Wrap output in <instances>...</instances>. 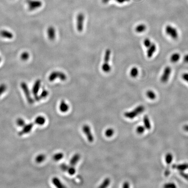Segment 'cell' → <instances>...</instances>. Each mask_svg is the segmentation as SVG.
Segmentation results:
<instances>
[{
  "label": "cell",
  "instance_id": "6da1fadb",
  "mask_svg": "<svg viewBox=\"0 0 188 188\" xmlns=\"http://www.w3.org/2000/svg\"><path fill=\"white\" fill-rule=\"evenodd\" d=\"M110 50L108 49L105 51V54L104 62L102 65V68L103 71L105 73H109L111 70V67L109 64L111 55Z\"/></svg>",
  "mask_w": 188,
  "mask_h": 188
},
{
  "label": "cell",
  "instance_id": "7a4b0ae2",
  "mask_svg": "<svg viewBox=\"0 0 188 188\" xmlns=\"http://www.w3.org/2000/svg\"><path fill=\"white\" fill-rule=\"evenodd\" d=\"M145 110V107L143 105H139L134 109L131 111L125 112L124 114V117L129 119H133L138 116L139 114L143 112Z\"/></svg>",
  "mask_w": 188,
  "mask_h": 188
},
{
  "label": "cell",
  "instance_id": "3957f363",
  "mask_svg": "<svg viewBox=\"0 0 188 188\" xmlns=\"http://www.w3.org/2000/svg\"><path fill=\"white\" fill-rule=\"evenodd\" d=\"M67 78L66 75L64 73L60 71H54L49 75V80L51 82L57 79H60L62 81H65Z\"/></svg>",
  "mask_w": 188,
  "mask_h": 188
},
{
  "label": "cell",
  "instance_id": "277c9868",
  "mask_svg": "<svg viewBox=\"0 0 188 188\" xmlns=\"http://www.w3.org/2000/svg\"><path fill=\"white\" fill-rule=\"evenodd\" d=\"M26 2L28 9L31 11L40 8L42 6V2L40 0H26Z\"/></svg>",
  "mask_w": 188,
  "mask_h": 188
},
{
  "label": "cell",
  "instance_id": "5b68a950",
  "mask_svg": "<svg viewBox=\"0 0 188 188\" xmlns=\"http://www.w3.org/2000/svg\"><path fill=\"white\" fill-rule=\"evenodd\" d=\"M21 88L25 94V96L27 100V102L29 104H33L34 102V100L32 97L31 96V92H30V90L28 88L27 85L26 83L25 82H21Z\"/></svg>",
  "mask_w": 188,
  "mask_h": 188
},
{
  "label": "cell",
  "instance_id": "8992f818",
  "mask_svg": "<svg viewBox=\"0 0 188 188\" xmlns=\"http://www.w3.org/2000/svg\"><path fill=\"white\" fill-rule=\"evenodd\" d=\"M165 31L166 34L169 36L172 39L174 40L177 39L178 38V32L177 30L175 27L168 25L165 27Z\"/></svg>",
  "mask_w": 188,
  "mask_h": 188
},
{
  "label": "cell",
  "instance_id": "52a82bcc",
  "mask_svg": "<svg viewBox=\"0 0 188 188\" xmlns=\"http://www.w3.org/2000/svg\"><path fill=\"white\" fill-rule=\"evenodd\" d=\"M85 17L82 13L79 14L76 18V27L79 32H81L84 28Z\"/></svg>",
  "mask_w": 188,
  "mask_h": 188
},
{
  "label": "cell",
  "instance_id": "ba28073f",
  "mask_svg": "<svg viewBox=\"0 0 188 188\" xmlns=\"http://www.w3.org/2000/svg\"><path fill=\"white\" fill-rule=\"evenodd\" d=\"M41 85V81L40 80L38 79L34 83V85L32 88V92L33 96H34L35 100L36 101H39L41 100L39 96H38V93L40 90Z\"/></svg>",
  "mask_w": 188,
  "mask_h": 188
},
{
  "label": "cell",
  "instance_id": "9c48e42d",
  "mask_svg": "<svg viewBox=\"0 0 188 188\" xmlns=\"http://www.w3.org/2000/svg\"><path fill=\"white\" fill-rule=\"evenodd\" d=\"M82 131L87 138L88 140L90 142H92L94 141V137L91 132L90 127L87 124H85L82 127Z\"/></svg>",
  "mask_w": 188,
  "mask_h": 188
},
{
  "label": "cell",
  "instance_id": "30bf717a",
  "mask_svg": "<svg viewBox=\"0 0 188 188\" xmlns=\"http://www.w3.org/2000/svg\"><path fill=\"white\" fill-rule=\"evenodd\" d=\"M172 69L170 66L166 67L165 68L161 77V81L163 83H166L168 81Z\"/></svg>",
  "mask_w": 188,
  "mask_h": 188
},
{
  "label": "cell",
  "instance_id": "8fae6325",
  "mask_svg": "<svg viewBox=\"0 0 188 188\" xmlns=\"http://www.w3.org/2000/svg\"><path fill=\"white\" fill-rule=\"evenodd\" d=\"M33 126H34V124L32 123H30L28 124H26L23 127L22 130L19 132V135H23L29 133L32 130Z\"/></svg>",
  "mask_w": 188,
  "mask_h": 188
},
{
  "label": "cell",
  "instance_id": "7c38bea8",
  "mask_svg": "<svg viewBox=\"0 0 188 188\" xmlns=\"http://www.w3.org/2000/svg\"><path fill=\"white\" fill-rule=\"evenodd\" d=\"M47 36L51 41L55 40L56 36L55 29L53 26H50L47 29Z\"/></svg>",
  "mask_w": 188,
  "mask_h": 188
},
{
  "label": "cell",
  "instance_id": "4fadbf2b",
  "mask_svg": "<svg viewBox=\"0 0 188 188\" xmlns=\"http://www.w3.org/2000/svg\"><path fill=\"white\" fill-rule=\"evenodd\" d=\"M156 50V45L155 44L152 43L150 47L148 48L147 51V56L148 58H151L152 57Z\"/></svg>",
  "mask_w": 188,
  "mask_h": 188
},
{
  "label": "cell",
  "instance_id": "5bb4252c",
  "mask_svg": "<svg viewBox=\"0 0 188 188\" xmlns=\"http://www.w3.org/2000/svg\"><path fill=\"white\" fill-rule=\"evenodd\" d=\"M0 36L4 38L12 39L13 38V34L7 30H3L0 31Z\"/></svg>",
  "mask_w": 188,
  "mask_h": 188
},
{
  "label": "cell",
  "instance_id": "9a60e30c",
  "mask_svg": "<svg viewBox=\"0 0 188 188\" xmlns=\"http://www.w3.org/2000/svg\"><path fill=\"white\" fill-rule=\"evenodd\" d=\"M59 109L63 113L67 112L69 109V106L64 100H63L61 101L59 106Z\"/></svg>",
  "mask_w": 188,
  "mask_h": 188
},
{
  "label": "cell",
  "instance_id": "2e32d148",
  "mask_svg": "<svg viewBox=\"0 0 188 188\" xmlns=\"http://www.w3.org/2000/svg\"><path fill=\"white\" fill-rule=\"evenodd\" d=\"M173 169H177L180 171H183L188 169V163L183 164L173 165H172Z\"/></svg>",
  "mask_w": 188,
  "mask_h": 188
},
{
  "label": "cell",
  "instance_id": "e0dca14e",
  "mask_svg": "<svg viewBox=\"0 0 188 188\" xmlns=\"http://www.w3.org/2000/svg\"><path fill=\"white\" fill-rule=\"evenodd\" d=\"M80 158V155L79 154H75L73 156L70 162L71 166H74L78 163Z\"/></svg>",
  "mask_w": 188,
  "mask_h": 188
},
{
  "label": "cell",
  "instance_id": "ac0fdd59",
  "mask_svg": "<svg viewBox=\"0 0 188 188\" xmlns=\"http://www.w3.org/2000/svg\"><path fill=\"white\" fill-rule=\"evenodd\" d=\"M46 119L44 117L42 116H38L36 118L35 120V123L36 124L39 125H42L45 124Z\"/></svg>",
  "mask_w": 188,
  "mask_h": 188
},
{
  "label": "cell",
  "instance_id": "d6986e66",
  "mask_svg": "<svg viewBox=\"0 0 188 188\" xmlns=\"http://www.w3.org/2000/svg\"><path fill=\"white\" fill-rule=\"evenodd\" d=\"M52 182L53 184L58 188H65V186H64L63 184L61 183L60 180L58 179L57 178L54 177L52 178Z\"/></svg>",
  "mask_w": 188,
  "mask_h": 188
},
{
  "label": "cell",
  "instance_id": "ffe728a7",
  "mask_svg": "<svg viewBox=\"0 0 188 188\" xmlns=\"http://www.w3.org/2000/svg\"><path fill=\"white\" fill-rule=\"evenodd\" d=\"M143 122H144L145 127L148 130H150L151 128V124L149 121V118L147 116H144L143 118Z\"/></svg>",
  "mask_w": 188,
  "mask_h": 188
},
{
  "label": "cell",
  "instance_id": "44dd1931",
  "mask_svg": "<svg viewBox=\"0 0 188 188\" xmlns=\"http://www.w3.org/2000/svg\"><path fill=\"white\" fill-rule=\"evenodd\" d=\"M146 29V27L144 24H140L136 27L135 31L137 33H141L144 32Z\"/></svg>",
  "mask_w": 188,
  "mask_h": 188
},
{
  "label": "cell",
  "instance_id": "7402d4cb",
  "mask_svg": "<svg viewBox=\"0 0 188 188\" xmlns=\"http://www.w3.org/2000/svg\"><path fill=\"white\" fill-rule=\"evenodd\" d=\"M180 58V55L179 53H175L172 54L170 57V61L172 62L176 63L179 61Z\"/></svg>",
  "mask_w": 188,
  "mask_h": 188
},
{
  "label": "cell",
  "instance_id": "603a6c76",
  "mask_svg": "<svg viewBox=\"0 0 188 188\" xmlns=\"http://www.w3.org/2000/svg\"><path fill=\"white\" fill-rule=\"evenodd\" d=\"M130 75L132 78H135L137 77L139 75V70L138 68L135 67L132 68L130 70Z\"/></svg>",
  "mask_w": 188,
  "mask_h": 188
},
{
  "label": "cell",
  "instance_id": "cb8c5ba5",
  "mask_svg": "<svg viewBox=\"0 0 188 188\" xmlns=\"http://www.w3.org/2000/svg\"><path fill=\"white\" fill-rule=\"evenodd\" d=\"M147 96L151 100H154L156 98V95L155 93L152 90H148L146 93Z\"/></svg>",
  "mask_w": 188,
  "mask_h": 188
},
{
  "label": "cell",
  "instance_id": "d4e9b609",
  "mask_svg": "<svg viewBox=\"0 0 188 188\" xmlns=\"http://www.w3.org/2000/svg\"><path fill=\"white\" fill-rule=\"evenodd\" d=\"M110 183V179L109 178H105L104 179L103 182L102 184H101V185L99 186V188H105L106 187H108Z\"/></svg>",
  "mask_w": 188,
  "mask_h": 188
},
{
  "label": "cell",
  "instance_id": "484cf974",
  "mask_svg": "<svg viewBox=\"0 0 188 188\" xmlns=\"http://www.w3.org/2000/svg\"><path fill=\"white\" fill-rule=\"evenodd\" d=\"M45 159V156L44 154H39L36 156V161L38 163H42Z\"/></svg>",
  "mask_w": 188,
  "mask_h": 188
},
{
  "label": "cell",
  "instance_id": "4316f807",
  "mask_svg": "<svg viewBox=\"0 0 188 188\" xmlns=\"http://www.w3.org/2000/svg\"><path fill=\"white\" fill-rule=\"evenodd\" d=\"M63 157H64L63 154L62 152H59L54 155L53 159L55 161H58L62 159Z\"/></svg>",
  "mask_w": 188,
  "mask_h": 188
},
{
  "label": "cell",
  "instance_id": "83f0119b",
  "mask_svg": "<svg viewBox=\"0 0 188 188\" xmlns=\"http://www.w3.org/2000/svg\"><path fill=\"white\" fill-rule=\"evenodd\" d=\"M172 159H173V156L172 154L169 153L166 154V156H165V160L167 164L169 165L171 163Z\"/></svg>",
  "mask_w": 188,
  "mask_h": 188
},
{
  "label": "cell",
  "instance_id": "f1b7e54d",
  "mask_svg": "<svg viewBox=\"0 0 188 188\" xmlns=\"http://www.w3.org/2000/svg\"><path fill=\"white\" fill-rule=\"evenodd\" d=\"M16 124L18 126L23 127L26 124L25 122L22 118H18L16 120Z\"/></svg>",
  "mask_w": 188,
  "mask_h": 188
},
{
  "label": "cell",
  "instance_id": "f546056e",
  "mask_svg": "<svg viewBox=\"0 0 188 188\" xmlns=\"http://www.w3.org/2000/svg\"><path fill=\"white\" fill-rule=\"evenodd\" d=\"M30 55L29 53L27 51L23 52L21 55V58L22 61H26L29 59Z\"/></svg>",
  "mask_w": 188,
  "mask_h": 188
},
{
  "label": "cell",
  "instance_id": "4dcf8cb0",
  "mask_svg": "<svg viewBox=\"0 0 188 188\" xmlns=\"http://www.w3.org/2000/svg\"><path fill=\"white\" fill-rule=\"evenodd\" d=\"M114 133V131L112 129L109 128L107 129V130L105 131V135L106 137H111V136H112V135H113Z\"/></svg>",
  "mask_w": 188,
  "mask_h": 188
},
{
  "label": "cell",
  "instance_id": "1f68e13d",
  "mask_svg": "<svg viewBox=\"0 0 188 188\" xmlns=\"http://www.w3.org/2000/svg\"><path fill=\"white\" fill-rule=\"evenodd\" d=\"M49 92L47 90H46V89H43L42 91V92H41L40 96H39L41 100V99L46 98L48 96V95H49Z\"/></svg>",
  "mask_w": 188,
  "mask_h": 188
},
{
  "label": "cell",
  "instance_id": "d6a6232c",
  "mask_svg": "<svg viewBox=\"0 0 188 188\" xmlns=\"http://www.w3.org/2000/svg\"><path fill=\"white\" fill-rule=\"evenodd\" d=\"M145 129H146V128L145 127L141 125V126H138L136 129V132L139 134H142L145 132Z\"/></svg>",
  "mask_w": 188,
  "mask_h": 188
},
{
  "label": "cell",
  "instance_id": "836d02e7",
  "mask_svg": "<svg viewBox=\"0 0 188 188\" xmlns=\"http://www.w3.org/2000/svg\"><path fill=\"white\" fill-rule=\"evenodd\" d=\"M110 1H111V0H102V1H103V3L106 4V3L109 2ZM115 1L118 3H119V4H122V3H124V2L129 1L130 0H115Z\"/></svg>",
  "mask_w": 188,
  "mask_h": 188
},
{
  "label": "cell",
  "instance_id": "e575fe53",
  "mask_svg": "<svg viewBox=\"0 0 188 188\" xmlns=\"http://www.w3.org/2000/svg\"><path fill=\"white\" fill-rule=\"evenodd\" d=\"M152 43L150 39H149V38H146L145 40H144V42H143V44H144V46H145V47H146V48H148V47H150V45L152 44Z\"/></svg>",
  "mask_w": 188,
  "mask_h": 188
},
{
  "label": "cell",
  "instance_id": "d590c367",
  "mask_svg": "<svg viewBox=\"0 0 188 188\" xmlns=\"http://www.w3.org/2000/svg\"><path fill=\"white\" fill-rule=\"evenodd\" d=\"M7 86L5 84H2L0 85V96L3 94L6 91Z\"/></svg>",
  "mask_w": 188,
  "mask_h": 188
},
{
  "label": "cell",
  "instance_id": "8d00e7d4",
  "mask_svg": "<svg viewBox=\"0 0 188 188\" xmlns=\"http://www.w3.org/2000/svg\"><path fill=\"white\" fill-rule=\"evenodd\" d=\"M67 172L69 175L72 176V175H74L75 174V172H76V170H75V169L74 166H71L68 168Z\"/></svg>",
  "mask_w": 188,
  "mask_h": 188
},
{
  "label": "cell",
  "instance_id": "74e56055",
  "mask_svg": "<svg viewBox=\"0 0 188 188\" xmlns=\"http://www.w3.org/2000/svg\"><path fill=\"white\" fill-rule=\"evenodd\" d=\"M68 168H69V166H68V165H67L66 164L64 163H62V164L60 165V168H61V170H62L63 171H67Z\"/></svg>",
  "mask_w": 188,
  "mask_h": 188
},
{
  "label": "cell",
  "instance_id": "f35d334b",
  "mask_svg": "<svg viewBox=\"0 0 188 188\" xmlns=\"http://www.w3.org/2000/svg\"><path fill=\"white\" fill-rule=\"evenodd\" d=\"M164 187L165 188H175L176 187V185L173 183H168L165 184Z\"/></svg>",
  "mask_w": 188,
  "mask_h": 188
},
{
  "label": "cell",
  "instance_id": "ab89813d",
  "mask_svg": "<svg viewBox=\"0 0 188 188\" xmlns=\"http://www.w3.org/2000/svg\"><path fill=\"white\" fill-rule=\"evenodd\" d=\"M179 174H180V175H181L184 178H185L186 180H188V174L185 173V172H184L183 171H180Z\"/></svg>",
  "mask_w": 188,
  "mask_h": 188
},
{
  "label": "cell",
  "instance_id": "60d3db41",
  "mask_svg": "<svg viewBox=\"0 0 188 188\" xmlns=\"http://www.w3.org/2000/svg\"><path fill=\"white\" fill-rule=\"evenodd\" d=\"M182 78L184 80L188 83V73H185L182 75Z\"/></svg>",
  "mask_w": 188,
  "mask_h": 188
},
{
  "label": "cell",
  "instance_id": "b9f144b4",
  "mask_svg": "<svg viewBox=\"0 0 188 188\" xmlns=\"http://www.w3.org/2000/svg\"><path fill=\"white\" fill-rule=\"evenodd\" d=\"M129 184L128 182H125L123 185L122 187L123 188H129Z\"/></svg>",
  "mask_w": 188,
  "mask_h": 188
},
{
  "label": "cell",
  "instance_id": "7bdbcfd3",
  "mask_svg": "<svg viewBox=\"0 0 188 188\" xmlns=\"http://www.w3.org/2000/svg\"><path fill=\"white\" fill-rule=\"evenodd\" d=\"M183 61L185 62L188 63V54L184 56L183 57Z\"/></svg>",
  "mask_w": 188,
  "mask_h": 188
},
{
  "label": "cell",
  "instance_id": "ee69618b",
  "mask_svg": "<svg viewBox=\"0 0 188 188\" xmlns=\"http://www.w3.org/2000/svg\"><path fill=\"white\" fill-rule=\"evenodd\" d=\"M183 129L186 132H188V125H185L184 126Z\"/></svg>",
  "mask_w": 188,
  "mask_h": 188
},
{
  "label": "cell",
  "instance_id": "f6af8a7d",
  "mask_svg": "<svg viewBox=\"0 0 188 188\" xmlns=\"http://www.w3.org/2000/svg\"><path fill=\"white\" fill-rule=\"evenodd\" d=\"M170 170H166V171H165V176H169V175H170Z\"/></svg>",
  "mask_w": 188,
  "mask_h": 188
},
{
  "label": "cell",
  "instance_id": "bcb514c9",
  "mask_svg": "<svg viewBox=\"0 0 188 188\" xmlns=\"http://www.w3.org/2000/svg\"><path fill=\"white\" fill-rule=\"evenodd\" d=\"M1 57H0V63H1Z\"/></svg>",
  "mask_w": 188,
  "mask_h": 188
}]
</instances>
